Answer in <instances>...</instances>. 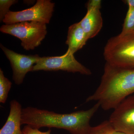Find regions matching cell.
I'll list each match as a JSON object with an SVG mask.
<instances>
[{"mask_svg":"<svg viewBox=\"0 0 134 134\" xmlns=\"http://www.w3.org/2000/svg\"><path fill=\"white\" fill-rule=\"evenodd\" d=\"M100 107L97 103L89 110L62 114L28 107L22 109L21 124L38 129L47 127L66 130L72 134H88L92 128L90 120Z\"/></svg>","mask_w":134,"mask_h":134,"instance_id":"cell-1","label":"cell"},{"mask_svg":"<svg viewBox=\"0 0 134 134\" xmlns=\"http://www.w3.org/2000/svg\"><path fill=\"white\" fill-rule=\"evenodd\" d=\"M134 94V69L122 68L106 63L99 86L86 98L96 101L104 110L114 109L129 96Z\"/></svg>","mask_w":134,"mask_h":134,"instance_id":"cell-2","label":"cell"},{"mask_svg":"<svg viewBox=\"0 0 134 134\" xmlns=\"http://www.w3.org/2000/svg\"><path fill=\"white\" fill-rule=\"evenodd\" d=\"M106 63L122 68L134 69V32L120 33L110 38L104 50Z\"/></svg>","mask_w":134,"mask_h":134,"instance_id":"cell-3","label":"cell"},{"mask_svg":"<svg viewBox=\"0 0 134 134\" xmlns=\"http://www.w3.org/2000/svg\"><path fill=\"white\" fill-rule=\"evenodd\" d=\"M0 31L18 38L25 50H34L41 44L47 34L46 24L40 22H23L1 26Z\"/></svg>","mask_w":134,"mask_h":134,"instance_id":"cell-4","label":"cell"},{"mask_svg":"<svg viewBox=\"0 0 134 134\" xmlns=\"http://www.w3.org/2000/svg\"><path fill=\"white\" fill-rule=\"evenodd\" d=\"M54 3L50 0H38L33 7L19 11L10 10L3 22L10 25L23 22L49 23L54 8Z\"/></svg>","mask_w":134,"mask_h":134,"instance_id":"cell-5","label":"cell"},{"mask_svg":"<svg viewBox=\"0 0 134 134\" xmlns=\"http://www.w3.org/2000/svg\"><path fill=\"white\" fill-rule=\"evenodd\" d=\"M39 70L55 71L63 70L90 75V70L78 62L74 54L68 49L65 54L59 56L40 57L33 66L32 71Z\"/></svg>","mask_w":134,"mask_h":134,"instance_id":"cell-6","label":"cell"},{"mask_svg":"<svg viewBox=\"0 0 134 134\" xmlns=\"http://www.w3.org/2000/svg\"><path fill=\"white\" fill-rule=\"evenodd\" d=\"M108 121L114 130L134 134V94L125 98L114 109Z\"/></svg>","mask_w":134,"mask_h":134,"instance_id":"cell-7","label":"cell"},{"mask_svg":"<svg viewBox=\"0 0 134 134\" xmlns=\"http://www.w3.org/2000/svg\"><path fill=\"white\" fill-rule=\"evenodd\" d=\"M1 47L10 62L13 70V80L16 84H21L26 74L32 71L34 66L40 57L38 54L26 55L17 53L1 44Z\"/></svg>","mask_w":134,"mask_h":134,"instance_id":"cell-8","label":"cell"},{"mask_svg":"<svg viewBox=\"0 0 134 134\" xmlns=\"http://www.w3.org/2000/svg\"><path fill=\"white\" fill-rule=\"evenodd\" d=\"M101 3L100 0L89 1L86 4L87 13L79 22L88 40L97 36L103 27Z\"/></svg>","mask_w":134,"mask_h":134,"instance_id":"cell-9","label":"cell"},{"mask_svg":"<svg viewBox=\"0 0 134 134\" xmlns=\"http://www.w3.org/2000/svg\"><path fill=\"white\" fill-rule=\"evenodd\" d=\"M10 105L9 114L6 123L0 130V134H23L21 129V105L15 100H11Z\"/></svg>","mask_w":134,"mask_h":134,"instance_id":"cell-10","label":"cell"},{"mask_svg":"<svg viewBox=\"0 0 134 134\" xmlns=\"http://www.w3.org/2000/svg\"><path fill=\"white\" fill-rule=\"evenodd\" d=\"M88 39L79 23L69 26L66 44L73 53L80 50L86 44Z\"/></svg>","mask_w":134,"mask_h":134,"instance_id":"cell-11","label":"cell"},{"mask_svg":"<svg viewBox=\"0 0 134 134\" xmlns=\"http://www.w3.org/2000/svg\"><path fill=\"white\" fill-rule=\"evenodd\" d=\"M12 83L6 77L1 69H0V103L5 104L12 86Z\"/></svg>","mask_w":134,"mask_h":134,"instance_id":"cell-12","label":"cell"},{"mask_svg":"<svg viewBox=\"0 0 134 134\" xmlns=\"http://www.w3.org/2000/svg\"><path fill=\"white\" fill-rule=\"evenodd\" d=\"M134 32V8L128 7L121 33Z\"/></svg>","mask_w":134,"mask_h":134,"instance_id":"cell-13","label":"cell"},{"mask_svg":"<svg viewBox=\"0 0 134 134\" xmlns=\"http://www.w3.org/2000/svg\"><path fill=\"white\" fill-rule=\"evenodd\" d=\"M113 129L109 121L106 120L96 126L92 127L88 134H106Z\"/></svg>","mask_w":134,"mask_h":134,"instance_id":"cell-14","label":"cell"},{"mask_svg":"<svg viewBox=\"0 0 134 134\" xmlns=\"http://www.w3.org/2000/svg\"><path fill=\"white\" fill-rule=\"evenodd\" d=\"M16 0H1L0 1V20L3 21L5 16L9 12V9L12 5L16 3Z\"/></svg>","mask_w":134,"mask_h":134,"instance_id":"cell-15","label":"cell"},{"mask_svg":"<svg viewBox=\"0 0 134 134\" xmlns=\"http://www.w3.org/2000/svg\"><path fill=\"white\" fill-rule=\"evenodd\" d=\"M51 130L49 129L45 132L40 131L38 129L33 128L29 125H26L22 130L23 134H51Z\"/></svg>","mask_w":134,"mask_h":134,"instance_id":"cell-16","label":"cell"},{"mask_svg":"<svg viewBox=\"0 0 134 134\" xmlns=\"http://www.w3.org/2000/svg\"><path fill=\"white\" fill-rule=\"evenodd\" d=\"M123 1L128 7L134 8V0H125Z\"/></svg>","mask_w":134,"mask_h":134,"instance_id":"cell-17","label":"cell"},{"mask_svg":"<svg viewBox=\"0 0 134 134\" xmlns=\"http://www.w3.org/2000/svg\"><path fill=\"white\" fill-rule=\"evenodd\" d=\"M126 134L125 133H122V132H119V131H116L114 130V129L111 130V131L108 132L107 134Z\"/></svg>","mask_w":134,"mask_h":134,"instance_id":"cell-18","label":"cell"}]
</instances>
